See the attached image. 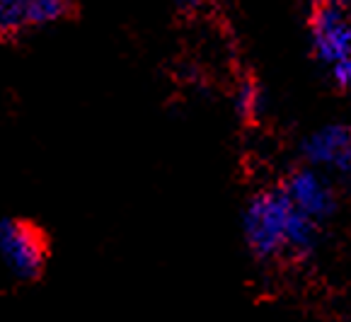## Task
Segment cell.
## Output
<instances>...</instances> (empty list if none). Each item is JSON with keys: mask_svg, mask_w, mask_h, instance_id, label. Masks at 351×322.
<instances>
[{"mask_svg": "<svg viewBox=\"0 0 351 322\" xmlns=\"http://www.w3.org/2000/svg\"><path fill=\"white\" fill-rule=\"evenodd\" d=\"M243 233L259 260H271L284 252L305 257L315 247L317 221L298 211L284 189H267L254 194L245 206Z\"/></svg>", "mask_w": 351, "mask_h": 322, "instance_id": "obj_1", "label": "cell"}, {"mask_svg": "<svg viewBox=\"0 0 351 322\" xmlns=\"http://www.w3.org/2000/svg\"><path fill=\"white\" fill-rule=\"evenodd\" d=\"M47 255V240L36 225L20 219L0 221V262L17 281L39 279Z\"/></svg>", "mask_w": 351, "mask_h": 322, "instance_id": "obj_2", "label": "cell"}, {"mask_svg": "<svg viewBox=\"0 0 351 322\" xmlns=\"http://www.w3.org/2000/svg\"><path fill=\"white\" fill-rule=\"evenodd\" d=\"M313 47L320 61L335 63L351 56V20L344 12V5L327 0L313 17Z\"/></svg>", "mask_w": 351, "mask_h": 322, "instance_id": "obj_3", "label": "cell"}, {"mask_svg": "<svg viewBox=\"0 0 351 322\" xmlns=\"http://www.w3.org/2000/svg\"><path fill=\"white\" fill-rule=\"evenodd\" d=\"M303 156L315 170L351 177V129L344 124H330L310 134L303 143Z\"/></svg>", "mask_w": 351, "mask_h": 322, "instance_id": "obj_4", "label": "cell"}, {"mask_svg": "<svg viewBox=\"0 0 351 322\" xmlns=\"http://www.w3.org/2000/svg\"><path fill=\"white\" fill-rule=\"evenodd\" d=\"M284 192L291 199V203L310 219L322 221L335 211V194H332L330 182L315 167L295 170L289 177Z\"/></svg>", "mask_w": 351, "mask_h": 322, "instance_id": "obj_5", "label": "cell"}, {"mask_svg": "<svg viewBox=\"0 0 351 322\" xmlns=\"http://www.w3.org/2000/svg\"><path fill=\"white\" fill-rule=\"evenodd\" d=\"M71 10V0H29L27 8V27L56 25Z\"/></svg>", "mask_w": 351, "mask_h": 322, "instance_id": "obj_6", "label": "cell"}, {"mask_svg": "<svg viewBox=\"0 0 351 322\" xmlns=\"http://www.w3.org/2000/svg\"><path fill=\"white\" fill-rule=\"evenodd\" d=\"M27 8L29 0H3L0 3V37H10L27 27Z\"/></svg>", "mask_w": 351, "mask_h": 322, "instance_id": "obj_7", "label": "cell"}, {"mask_svg": "<svg viewBox=\"0 0 351 322\" xmlns=\"http://www.w3.org/2000/svg\"><path fill=\"white\" fill-rule=\"evenodd\" d=\"M235 110L240 112L243 116H257L259 112L264 110V92L262 88H259L257 83H252V80H247V83H243L238 88V92H235Z\"/></svg>", "mask_w": 351, "mask_h": 322, "instance_id": "obj_8", "label": "cell"}, {"mask_svg": "<svg viewBox=\"0 0 351 322\" xmlns=\"http://www.w3.org/2000/svg\"><path fill=\"white\" fill-rule=\"evenodd\" d=\"M332 78H335V83L341 90H349L351 92V56H346L344 61L332 66Z\"/></svg>", "mask_w": 351, "mask_h": 322, "instance_id": "obj_9", "label": "cell"}, {"mask_svg": "<svg viewBox=\"0 0 351 322\" xmlns=\"http://www.w3.org/2000/svg\"><path fill=\"white\" fill-rule=\"evenodd\" d=\"M177 8H182V10H194V8L202 5V0H172Z\"/></svg>", "mask_w": 351, "mask_h": 322, "instance_id": "obj_10", "label": "cell"}, {"mask_svg": "<svg viewBox=\"0 0 351 322\" xmlns=\"http://www.w3.org/2000/svg\"><path fill=\"white\" fill-rule=\"evenodd\" d=\"M332 3H337V5H349L351 0H332Z\"/></svg>", "mask_w": 351, "mask_h": 322, "instance_id": "obj_11", "label": "cell"}, {"mask_svg": "<svg viewBox=\"0 0 351 322\" xmlns=\"http://www.w3.org/2000/svg\"><path fill=\"white\" fill-rule=\"evenodd\" d=\"M0 3H3V0H0Z\"/></svg>", "mask_w": 351, "mask_h": 322, "instance_id": "obj_12", "label": "cell"}]
</instances>
